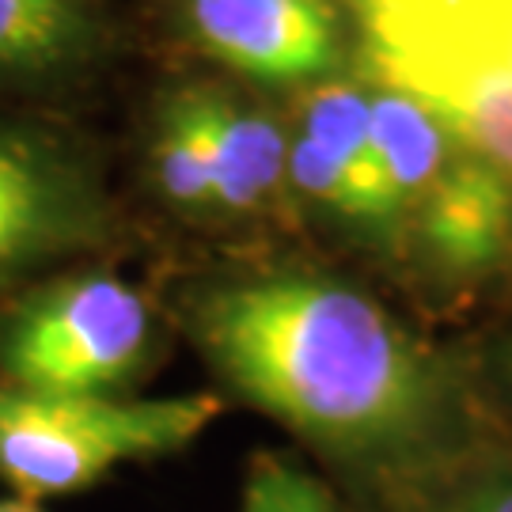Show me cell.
<instances>
[{"label": "cell", "instance_id": "11", "mask_svg": "<svg viewBox=\"0 0 512 512\" xmlns=\"http://www.w3.org/2000/svg\"><path fill=\"white\" fill-rule=\"evenodd\" d=\"M148 179L167 209L213 220V152L198 84L167 95L156 110L148 137Z\"/></svg>", "mask_w": 512, "mask_h": 512}, {"label": "cell", "instance_id": "8", "mask_svg": "<svg viewBox=\"0 0 512 512\" xmlns=\"http://www.w3.org/2000/svg\"><path fill=\"white\" fill-rule=\"evenodd\" d=\"M202 92L213 152V220H255L289 198V126L251 99L220 88Z\"/></svg>", "mask_w": 512, "mask_h": 512}, {"label": "cell", "instance_id": "3", "mask_svg": "<svg viewBox=\"0 0 512 512\" xmlns=\"http://www.w3.org/2000/svg\"><path fill=\"white\" fill-rule=\"evenodd\" d=\"M160 353L156 311L110 270H57L0 300V387L129 395Z\"/></svg>", "mask_w": 512, "mask_h": 512}, {"label": "cell", "instance_id": "2", "mask_svg": "<svg viewBox=\"0 0 512 512\" xmlns=\"http://www.w3.org/2000/svg\"><path fill=\"white\" fill-rule=\"evenodd\" d=\"M361 76L512 179V0H346Z\"/></svg>", "mask_w": 512, "mask_h": 512}, {"label": "cell", "instance_id": "12", "mask_svg": "<svg viewBox=\"0 0 512 512\" xmlns=\"http://www.w3.org/2000/svg\"><path fill=\"white\" fill-rule=\"evenodd\" d=\"M403 512H512V456L478 444L433 475L395 490Z\"/></svg>", "mask_w": 512, "mask_h": 512}, {"label": "cell", "instance_id": "13", "mask_svg": "<svg viewBox=\"0 0 512 512\" xmlns=\"http://www.w3.org/2000/svg\"><path fill=\"white\" fill-rule=\"evenodd\" d=\"M239 512H342L319 478L277 452H258L247 467Z\"/></svg>", "mask_w": 512, "mask_h": 512}, {"label": "cell", "instance_id": "7", "mask_svg": "<svg viewBox=\"0 0 512 512\" xmlns=\"http://www.w3.org/2000/svg\"><path fill=\"white\" fill-rule=\"evenodd\" d=\"M406 247L448 285H471L497 270L512 247V179L463 148L410 217Z\"/></svg>", "mask_w": 512, "mask_h": 512}, {"label": "cell", "instance_id": "15", "mask_svg": "<svg viewBox=\"0 0 512 512\" xmlns=\"http://www.w3.org/2000/svg\"><path fill=\"white\" fill-rule=\"evenodd\" d=\"M501 372H505V380H509V387H512V342L501 349Z\"/></svg>", "mask_w": 512, "mask_h": 512}, {"label": "cell", "instance_id": "9", "mask_svg": "<svg viewBox=\"0 0 512 512\" xmlns=\"http://www.w3.org/2000/svg\"><path fill=\"white\" fill-rule=\"evenodd\" d=\"M95 0H0V84L54 88L103 54Z\"/></svg>", "mask_w": 512, "mask_h": 512}, {"label": "cell", "instance_id": "4", "mask_svg": "<svg viewBox=\"0 0 512 512\" xmlns=\"http://www.w3.org/2000/svg\"><path fill=\"white\" fill-rule=\"evenodd\" d=\"M217 395H31L0 387V482L54 501L92 490L110 471L183 452L220 418Z\"/></svg>", "mask_w": 512, "mask_h": 512}, {"label": "cell", "instance_id": "5", "mask_svg": "<svg viewBox=\"0 0 512 512\" xmlns=\"http://www.w3.org/2000/svg\"><path fill=\"white\" fill-rule=\"evenodd\" d=\"M114 239V202L88 148L0 114V300Z\"/></svg>", "mask_w": 512, "mask_h": 512}, {"label": "cell", "instance_id": "14", "mask_svg": "<svg viewBox=\"0 0 512 512\" xmlns=\"http://www.w3.org/2000/svg\"><path fill=\"white\" fill-rule=\"evenodd\" d=\"M0 512H50L42 501H31V497H19V494H8L0 497Z\"/></svg>", "mask_w": 512, "mask_h": 512}, {"label": "cell", "instance_id": "10", "mask_svg": "<svg viewBox=\"0 0 512 512\" xmlns=\"http://www.w3.org/2000/svg\"><path fill=\"white\" fill-rule=\"evenodd\" d=\"M368 84V137L372 156L391 205L399 209L403 224L410 228V217L418 205L433 194V186L444 179L463 145L452 137V129L440 122L433 110L414 103L410 95Z\"/></svg>", "mask_w": 512, "mask_h": 512}, {"label": "cell", "instance_id": "6", "mask_svg": "<svg viewBox=\"0 0 512 512\" xmlns=\"http://www.w3.org/2000/svg\"><path fill=\"white\" fill-rule=\"evenodd\" d=\"M179 27L202 54L274 88L330 80L346 57L330 0H179Z\"/></svg>", "mask_w": 512, "mask_h": 512}, {"label": "cell", "instance_id": "1", "mask_svg": "<svg viewBox=\"0 0 512 512\" xmlns=\"http://www.w3.org/2000/svg\"><path fill=\"white\" fill-rule=\"evenodd\" d=\"M183 315L239 399L391 494L482 444L463 365L342 277L311 266L228 274L205 281Z\"/></svg>", "mask_w": 512, "mask_h": 512}]
</instances>
